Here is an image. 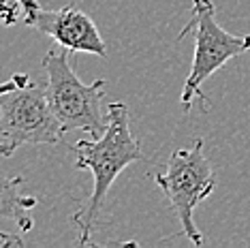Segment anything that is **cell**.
<instances>
[{
  "label": "cell",
  "instance_id": "6da1fadb",
  "mask_svg": "<svg viewBox=\"0 0 250 248\" xmlns=\"http://www.w3.org/2000/svg\"><path fill=\"white\" fill-rule=\"evenodd\" d=\"M107 126L99 137L79 139L73 145L75 154V167L86 169L92 173V193L83 207L73 216V223L79 229V246L92 244V233L99 214L103 210L105 197L109 193L113 180L126 169L128 165L144 159L141 142L130 131V114L128 107L113 101L107 105Z\"/></svg>",
  "mask_w": 250,
  "mask_h": 248
},
{
  "label": "cell",
  "instance_id": "7a4b0ae2",
  "mask_svg": "<svg viewBox=\"0 0 250 248\" xmlns=\"http://www.w3.org/2000/svg\"><path fill=\"white\" fill-rule=\"evenodd\" d=\"M43 69L47 75L45 97L58 118L64 133L86 131L99 137L107 126V111L103 114L101 101L105 97V80L83 83L69 62V49H49L43 56Z\"/></svg>",
  "mask_w": 250,
  "mask_h": 248
},
{
  "label": "cell",
  "instance_id": "3957f363",
  "mask_svg": "<svg viewBox=\"0 0 250 248\" xmlns=\"http://www.w3.org/2000/svg\"><path fill=\"white\" fill-rule=\"evenodd\" d=\"M152 180L163 188L186 240L203 246V233L195 225V210L216 188V171L206 156L203 139L197 137L190 148L175 150L167 161V171L152 173Z\"/></svg>",
  "mask_w": 250,
  "mask_h": 248
},
{
  "label": "cell",
  "instance_id": "277c9868",
  "mask_svg": "<svg viewBox=\"0 0 250 248\" xmlns=\"http://www.w3.org/2000/svg\"><path fill=\"white\" fill-rule=\"evenodd\" d=\"M186 35H195L190 73L182 88V107L190 109L195 97H203L201 86L229 60L250 49V35H231L216 21V4L212 0H192L190 21L182 28L178 41Z\"/></svg>",
  "mask_w": 250,
  "mask_h": 248
},
{
  "label": "cell",
  "instance_id": "5b68a950",
  "mask_svg": "<svg viewBox=\"0 0 250 248\" xmlns=\"http://www.w3.org/2000/svg\"><path fill=\"white\" fill-rule=\"evenodd\" d=\"M62 135L45 90L35 82L0 97V156H13L21 145H54Z\"/></svg>",
  "mask_w": 250,
  "mask_h": 248
},
{
  "label": "cell",
  "instance_id": "8992f818",
  "mask_svg": "<svg viewBox=\"0 0 250 248\" xmlns=\"http://www.w3.org/2000/svg\"><path fill=\"white\" fill-rule=\"evenodd\" d=\"M24 24L54 39L69 52H83L101 58L107 56V45L92 18L75 7L43 9L39 0H28Z\"/></svg>",
  "mask_w": 250,
  "mask_h": 248
},
{
  "label": "cell",
  "instance_id": "52a82bcc",
  "mask_svg": "<svg viewBox=\"0 0 250 248\" xmlns=\"http://www.w3.org/2000/svg\"><path fill=\"white\" fill-rule=\"evenodd\" d=\"M21 186H24L21 176L9 178L0 173V218L15 223L21 233H26L35 227V218L30 212L37 207L39 199L24 195Z\"/></svg>",
  "mask_w": 250,
  "mask_h": 248
},
{
  "label": "cell",
  "instance_id": "ba28073f",
  "mask_svg": "<svg viewBox=\"0 0 250 248\" xmlns=\"http://www.w3.org/2000/svg\"><path fill=\"white\" fill-rule=\"evenodd\" d=\"M28 0H0V21L4 26H13L15 21H24Z\"/></svg>",
  "mask_w": 250,
  "mask_h": 248
},
{
  "label": "cell",
  "instance_id": "9c48e42d",
  "mask_svg": "<svg viewBox=\"0 0 250 248\" xmlns=\"http://www.w3.org/2000/svg\"><path fill=\"white\" fill-rule=\"evenodd\" d=\"M28 83H32V77L26 75V73H15L13 77H11L9 82L0 83V97H2L4 92H9V90H15L20 86H28Z\"/></svg>",
  "mask_w": 250,
  "mask_h": 248
}]
</instances>
